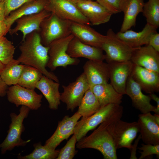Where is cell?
<instances>
[{"label":"cell","instance_id":"8fae6325","mask_svg":"<svg viewBox=\"0 0 159 159\" xmlns=\"http://www.w3.org/2000/svg\"><path fill=\"white\" fill-rule=\"evenodd\" d=\"M68 0L76 6L90 24L93 25L108 22L113 14L96 1L91 0Z\"/></svg>","mask_w":159,"mask_h":159},{"label":"cell","instance_id":"9a60e30c","mask_svg":"<svg viewBox=\"0 0 159 159\" xmlns=\"http://www.w3.org/2000/svg\"><path fill=\"white\" fill-rule=\"evenodd\" d=\"M130 61L134 64L159 73V52L148 44L134 48Z\"/></svg>","mask_w":159,"mask_h":159},{"label":"cell","instance_id":"f1b7e54d","mask_svg":"<svg viewBox=\"0 0 159 159\" xmlns=\"http://www.w3.org/2000/svg\"><path fill=\"white\" fill-rule=\"evenodd\" d=\"M43 75L37 69L24 65L17 84L26 88L34 90Z\"/></svg>","mask_w":159,"mask_h":159},{"label":"cell","instance_id":"ab89813d","mask_svg":"<svg viewBox=\"0 0 159 159\" xmlns=\"http://www.w3.org/2000/svg\"><path fill=\"white\" fill-rule=\"evenodd\" d=\"M7 85L0 77V97H3L6 95Z\"/></svg>","mask_w":159,"mask_h":159},{"label":"cell","instance_id":"ba28073f","mask_svg":"<svg viewBox=\"0 0 159 159\" xmlns=\"http://www.w3.org/2000/svg\"><path fill=\"white\" fill-rule=\"evenodd\" d=\"M71 34L65 37L54 41L48 46L49 60L47 65L52 71L59 67H66L68 65H76L80 62L78 58L70 57L67 53L70 42L74 37Z\"/></svg>","mask_w":159,"mask_h":159},{"label":"cell","instance_id":"603a6c76","mask_svg":"<svg viewBox=\"0 0 159 159\" xmlns=\"http://www.w3.org/2000/svg\"><path fill=\"white\" fill-rule=\"evenodd\" d=\"M157 29L148 23L142 30L136 32L129 29L124 32L120 31L116 34L122 40L132 48H137L148 45L151 36L157 32Z\"/></svg>","mask_w":159,"mask_h":159},{"label":"cell","instance_id":"277c9868","mask_svg":"<svg viewBox=\"0 0 159 159\" xmlns=\"http://www.w3.org/2000/svg\"><path fill=\"white\" fill-rule=\"evenodd\" d=\"M30 110L28 107L22 105L18 115L14 112L10 114L11 123L8 134L3 142L0 144L2 154L12 150L16 147L24 146L30 141L31 140L25 141L21 138V135L25 130L23 121L28 117Z\"/></svg>","mask_w":159,"mask_h":159},{"label":"cell","instance_id":"bcb514c9","mask_svg":"<svg viewBox=\"0 0 159 159\" xmlns=\"http://www.w3.org/2000/svg\"></svg>","mask_w":159,"mask_h":159},{"label":"cell","instance_id":"e0dca14e","mask_svg":"<svg viewBox=\"0 0 159 159\" xmlns=\"http://www.w3.org/2000/svg\"><path fill=\"white\" fill-rule=\"evenodd\" d=\"M51 13L44 9L37 13L22 16L15 21L16 26L10 29L9 32L11 35H13L20 31L23 34L22 42L29 34L34 31L39 32L41 23Z\"/></svg>","mask_w":159,"mask_h":159},{"label":"cell","instance_id":"836d02e7","mask_svg":"<svg viewBox=\"0 0 159 159\" xmlns=\"http://www.w3.org/2000/svg\"><path fill=\"white\" fill-rule=\"evenodd\" d=\"M77 142V140L76 136L73 134L65 145L59 150L58 156L56 159H73L76 152L75 147Z\"/></svg>","mask_w":159,"mask_h":159},{"label":"cell","instance_id":"b9f144b4","mask_svg":"<svg viewBox=\"0 0 159 159\" xmlns=\"http://www.w3.org/2000/svg\"><path fill=\"white\" fill-rule=\"evenodd\" d=\"M5 7L4 1H0V21H4L5 20Z\"/></svg>","mask_w":159,"mask_h":159},{"label":"cell","instance_id":"7bdbcfd3","mask_svg":"<svg viewBox=\"0 0 159 159\" xmlns=\"http://www.w3.org/2000/svg\"><path fill=\"white\" fill-rule=\"evenodd\" d=\"M9 31L4 22L0 21V39L4 36Z\"/></svg>","mask_w":159,"mask_h":159},{"label":"cell","instance_id":"8992f818","mask_svg":"<svg viewBox=\"0 0 159 159\" xmlns=\"http://www.w3.org/2000/svg\"><path fill=\"white\" fill-rule=\"evenodd\" d=\"M72 22L62 19L51 13L40 24L39 32L42 44L48 47L54 41L70 35Z\"/></svg>","mask_w":159,"mask_h":159},{"label":"cell","instance_id":"ee69618b","mask_svg":"<svg viewBox=\"0 0 159 159\" xmlns=\"http://www.w3.org/2000/svg\"><path fill=\"white\" fill-rule=\"evenodd\" d=\"M5 66L0 61V73L2 70L5 67Z\"/></svg>","mask_w":159,"mask_h":159},{"label":"cell","instance_id":"5bb4252c","mask_svg":"<svg viewBox=\"0 0 159 159\" xmlns=\"http://www.w3.org/2000/svg\"><path fill=\"white\" fill-rule=\"evenodd\" d=\"M81 117V115L77 111L71 117L65 116L59 122L56 130L46 141L44 145L56 149L63 140H67L72 135L74 134L75 126Z\"/></svg>","mask_w":159,"mask_h":159},{"label":"cell","instance_id":"4fadbf2b","mask_svg":"<svg viewBox=\"0 0 159 159\" xmlns=\"http://www.w3.org/2000/svg\"><path fill=\"white\" fill-rule=\"evenodd\" d=\"M107 64L110 84L118 93L125 94L126 83L131 74L133 63L128 61Z\"/></svg>","mask_w":159,"mask_h":159},{"label":"cell","instance_id":"44dd1931","mask_svg":"<svg viewBox=\"0 0 159 159\" xmlns=\"http://www.w3.org/2000/svg\"><path fill=\"white\" fill-rule=\"evenodd\" d=\"M141 139L145 144H159V124L150 112L138 115V121Z\"/></svg>","mask_w":159,"mask_h":159},{"label":"cell","instance_id":"30bf717a","mask_svg":"<svg viewBox=\"0 0 159 159\" xmlns=\"http://www.w3.org/2000/svg\"><path fill=\"white\" fill-rule=\"evenodd\" d=\"M89 85L83 72L67 86L62 85L63 91L60 94V100L66 105L67 110L73 111L79 106Z\"/></svg>","mask_w":159,"mask_h":159},{"label":"cell","instance_id":"6da1fadb","mask_svg":"<svg viewBox=\"0 0 159 159\" xmlns=\"http://www.w3.org/2000/svg\"><path fill=\"white\" fill-rule=\"evenodd\" d=\"M49 48L42 44L39 31H34L26 36L19 46L21 54L16 61L34 67L43 75L59 82L57 77L46 68L49 58Z\"/></svg>","mask_w":159,"mask_h":159},{"label":"cell","instance_id":"1f68e13d","mask_svg":"<svg viewBox=\"0 0 159 159\" xmlns=\"http://www.w3.org/2000/svg\"><path fill=\"white\" fill-rule=\"evenodd\" d=\"M147 23L158 29L159 27V0H148L145 3L142 12Z\"/></svg>","mask_w":159,"mask_h":159},{"label":"cell","instance_id":"d6986e66","mask_svg":"<svg viewBox=\"0 0 159 159\" xmlns=\"http://www.w3.org/2000/svg\"><path fill=\"white\" fill-rule=\"evenodd\" d=\"M67 53L74 58L84 57L89 60L101 61L105 60V54L102 49L84 44L74 37L69 43Z\"/></svg>","mask_w":159,"mask_h":159},{"label":"cell","instance_id":"60d3db41","mask_svg":"<svg viewBox=\"0 0 159 159\" xmlns=\"http://www.w3.org/2000/svg\"><path fill=\"white\" fill-rule=\"evenodd\" d=\"M150 96L151 99L155 101L157 103L156 108L154 111L155 114L159 115V98L154 93H152L150 94Z\"/></svg>","mask_w":159,"mask_h":159},{"label":"cell","instance_id":"e575fe53","mask_svg":"<svg viewBox=\"0 0 159 159\" xmlns=\"http://www.w3.org/2000/svg\"><path fill=\"white\" fill-rule=\"evenodd\" d=\"M138 149L142 151H140L141 154L139 159H142L146 157L153 155H156L159 158V144L151 145L142 144Z\"/></svg>","mask_w":159,"mask_h":159},{"label":"cell","instance_id":"d590c367","mask_svg":"<svg viewBox=\"0 0 159 159\" xmlns=\"http://www.w3.org/2000/svg\"><path fill=\"white\" fill-rule=\"evenodd\" d=\"M101 5L113 14L119 13L120 4L121 0H96Z\"/></svg>","mask_w":159,"mask_h":159},{"label":"cell","instance_id":"484cf974","mask_svg":"<svg viewBox=\"0 0 159 159\" xmlns=\"http://www.w3.org/2000/svg\"><path fill=\"white\" fill-rule=\"evenodd\" d=\"M47 3V0H34L26 3L11 12L4 22L9 30L17 19L23 16L39 12L45 9Z\"/></svg>","mask_w":159,"mask_h":159},{"label":"cell","instance_id":"7c38bea8","mask_svg":"<svg viewBox=\"0 0 159 159\" xmlns=\"http://www.w3.org/2000/svg\"><path fill=\"white\" fill-rule=\"evenodd\" d=\"M45 9L66 20L90 25L88 19L77 7L68 0H47Z\"/></svg>","mask_w":159,"mask_h":159},{"label":"cell","instance_id":"9c48e42d","mask_svg":"<svg viewBox=\"0 0 159 159\" xmlns=\"http://www.w3.org/2000/svg\"><path fill=\"white\" fill-rule=\"evenodd\" d=\"M6 95L8 101L17 107L23 105L30 110H37L41 106L43 96L37 94L34 89L16 84L8 88Z\"/></svg>","mask_w":159,"mask_h":159},{"label":"cell","instance_id":"d4e9b609","mask_svg":"<svg viewBox=\"0 0 159 159\" xmlns=\"http://www.w3.org/2000/svg\"><path fill=\"white\" fill-rule=\"evenodd\" d=\"M59 85V82L43 75L36 86L44 95L48 102L49 108L52 110H57L60 104Z\"/></svg>","mask_w":159,"mask_h":159},{"label":"cell","instance_id":"83f0119b","mask_svg":"<svg viewBox=\"0 0 159 159\" xmlns=\"http://www.w3.org/2000/svg\"><path fill=\"white\" fill-rule=\"evenodd\" d=\"M78 112L82 117H89L101 108L98 101L90 87L86 91L79 106Z\"/></svg>","mask_w":159,"mask_h":159},{"label":"cell","instance_id":"ac0fdd59","mask_svg":"<svg viewBox=\"0 0 159 159\" xmlns=\"http://www.w3.org/2000/svg\"><path fill=\"white\" fill-rule=\"evenodd\" d=\"M142 90L139 85L130 75L127 81L125 94L130 97L133 106L142 113L154 112L156 106L151 104L149 95H144Z\"/></svg>","mask_w":159,"mask_h":159},{"label":"cell","instance_id":"8d00e7d4","mask_svg":"<svg viewBox=\"0 0 159 159\" xmlns=\"http://www.w3.org/2000/svg\"><path fill=\"white\" fill-rule=\"evenodd\" d=\"M34 0H5L6 17L24 4Z\"/></svg>","mask_w":159,"mask_h":159},{"label":"cell","instance_id":"4dcf8cb0","mask_svg":"<svg viewBox=\"0 0 159 159\" xmlns=\"http://www.w3.org/2000/svg\"><path fill=\"white\" fill-rule=\"evenodd\" d=\"M24 65L18 63L16 59L5 66L0 73V77L7 86L17 84Z\"/></svg>","mask_w":159,"mask_h":159},{"label":"cell","instance_id":"ffe728a7","mask_svg":"<svg viewBox=\"0 0 159 159\" xmlns=\"http://www.w3.org/2000/svg\"><path fill=\"white\" fill-rule=\"evenodd\" d=\"M70 29L71 34L82 43L102 49L105 35L98 32L90 25L72 22Z\"/></svg>","mask_w":159,"mask_h":159},{"label":"cell","instance_id":"7a4b0ae2","mask_svg":"<svg viewBox=\"0 0 159 159\" xmlns=\"http://www.w3.org/2000/svg\"><path fill=\"white\" fill-rule=\"evenodd\" d=\"M108 120L100 124L90 135L83 137L77 141L76 148L79 149H95L101 152L104 159H117V149L107 128Z\"/></svg>","mask_w":159,"mask_h":159},{"label":"cell","instance_id":"7402d4cb","mask_svg":"<svg viewBox=\"0 0 159 159\" xmlns=\"http://www.w3.org/2000/svg\"><path fill=\"white\" fill-rule=\"evenodd\" d=\"M83 69L90 87L108 83L109 78L107 63L89 60L84 64Z\"/></svg>","mask_w":159,"mask_h":159},{"label":"cell","instance_id":"f546056e","mask_svg":"<svg viewBox=\"0 0 159 159\" xmlns=\"http://www.w3.org/2000/svg\"><path fill=\"white\" fill-rule=\"evenodd\" d=\"M34 150L30 153L24 156L18 155L20 159H56L59 152V150L51 148L44 145L41 142L33 144Z\"/></svg>","mask_w":159,"mask_h":159},{"label":"cell","instance_id":"d6a6232c","mask_svg":"<svg viewBox=\"0 0 159 159\" xmlns=\"http://www.w3.org/2000/svg\"><path fill=\"white\" fill-rule=\"evenodd\" d=\"M15 48L11 42L4 36L0 39V61L5 66L15 62Z\"/></svg>","mask_w":159,"mask_h":159},{"label":"cell","instance_id":"5b68a950","mask_svg":"<svg viewBox=\"0 0 159 159\" xmlns=\"http://www.w3.org/2000/svg\"><path fill=\"white\" fill-rule=\"evenodd\" d=\"M121 116L108 120L107 128L112 135L117 149L126 148L130 150L132 143L139 132L138 122H127L121 120Z\"/></svg>","mask_w":159,"mask_h":159},{"label":"cell","instance_id":"4316f807","mask_svg":"<svg viewBox=\"0 0 159 159\" xmlns=\"http://www.w3.org/2000/svg\"><path fill=\"white\" fill-rule=\"evenodd\" d=\"M101 107L110 103L120 104L122 95L118 93L108 83L90 87Z\"/></svg>","mask_w":159,"mask_h":159},{"label":"cell","instance_id":"cb8c5ba5","mask_svg":"<svg viewBox=\"0 0 159 159\" xmlns=\"http://www.w3.org/2000/svg\"><path fill=\"white\" fill-rule=\"evenodd\" d=\"M144 3L143 0H121L119 7L124 16L120 32H124L135 26L137 16L142 12Z\"/></svg>","mask_w":159,"mask_h":159},{"label":"cell","instance_id":"3957f363","mask_svg":"<svg viewBox=\"0 0 159 159\" xmlns=\"http://www.w3.org/2000/svg\"><path fill=\"white\" fill-rule=\"evenodd\" d=\"M123 108L120 104L110 103L102 107L92 115L82 117L77 122L74 134L77 142L85 137L88 132L103 122L114 117L122 115Z\"/></svg>","mask_w":159,"mask_h":159},{"label":"cell","instance_id":"52a82bcc","mask_svg":"<svg viewBox=\"0 0 159 159\" xmlns=\"http://www.w3.org/2000/svg\"><path fill=\"white\" fill-rule=\"evenodd\" d=\"M102 49L107 63L130 61L134 48L121 39L111 28L107 30Z\"/></svg>","mask_w":159,"mask_h":159},{"label":"cell","instance_id":"f6af8a7d","mask_svg":"<svg viewBox=\"0 0 159 159\" xmlns=\"http://www.w3.org/2000/svg\"><path fill=\"white\" fill-rule=\"evenodd\" d=\"M5 0H0V1H4Z\"/></svg>","mask_w":159,"mask_h":159},{"label":"cell","instance_id":"74e56055","mask_svg":"<svg viewBox=\"0 0 159 159\" xmlns=\"http://www.w3.org/2000/svg\"><path fill=\"white\" fill-rule=\"evenodd\" d=\"M148 44L152 47L156 51L159 52V33L156 32L151 36Z\"/></svg>","mask_w":159,"mask_h":159},{"label":"cell","instance_id":"2e32d148","mask_svg":"<svg viewBox=\"0 0 159 159\" xmlns=\"http://www.w3.org/2000/svg\"><path fill=\"white\" fill-rule=\"evenodd\" d=\"M130 75L145 92L159 91V73L133 64Z\"/></svg>","mask_w":159,"mask_h":159},{"label":"cell","instance_id":"f35d334b","mask_svg":"<svg viewBox=\"0 0 159 159\" xmlns=\"http://www.w3.org/2000/svg\"><path fill=\"white\" fill-rule=\"evenodd\" d=\"M140 139L141 136L140 134L137 139L135 141L134 144L133 145H132V147L130 150H131V155L130 159H137L136 155V150L137 145Z\"/></svg>","mask_w":159,"mask_h":159}]
</instances>
